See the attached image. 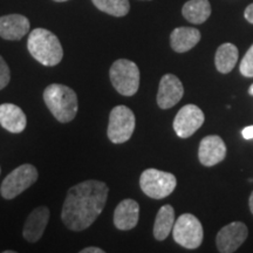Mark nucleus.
Masks as SVG:
<instances>
[{
	"label": "nucleus",
	"mask_w": 253,
	"mask_h": 253,
	"mask_svg": "<svg viewBox=\"0 0 253 253\" xmlns=\"http://www.w3.org/2000/svg\"><path fill=\"white\" fill-rule=\"evenodd\" d=\"M109 189L104 182L89 179L68 190L61 219L68 230L84 231L96 220L106 207Z\"/></svg>",
	"instance_id": "nucleus-1"
},
{
	"label": "nucleus",
	"mask_w": 253,
	"mask_h": 253,
	"mask_svg": "<svg viewBox=\"0 0 253 253\" xmlns=\"http://www.w3.org/2000/svg\"><path fill=\"white\" fill-rule=\"evenodd\" d=\"M30 54L46 67H54L63 58V49L59 38L46 28H36L27 40Z\"/></svg>",
	"instance_id": "nucleus-2"
},
{
	"label": "nucleus",
	"mask_w": 253,
	"mask_h": 253,
	"mask_svg": "<svg viewBox=\"0 0 253 253\" xmlns=\"http://www.w3.org/2000/svg\"><path fill=\"white\" fill-rule=\"evenodd\" d=\"M43 101L52 115L61 123H68L75 119L78 114L77 93L68 86L61 84H52L43 90Z\"/></svg>",
	"instance_id": "nucleus-3"
},
{
	"label": "nucleus",
	"mask_w": 253,
	"mask_h": 253,
	"mask_svg": "<svg viewBox=\"0 0 253 253\" xmlns=\"http://www.w3.org/2000/svg\"><path fill=\"white\" fill-rule=\"evenodd\" d=\"M113 87L123 96H132L140 88V69L128 59H119L109 71Z\"/></svg>",
	"instance_id": "nucleus-4"
},
{
	"label": "nucleus",
	"mask_w": 253,
	"mask_h": 253,
	"mask_svg": "<svg viewBox=\"0 0 253 253\" xmlns=\"http://www.w3.org/2000/svg\"><path fill=\"white\" fill-rule=\"evenodd\" d=\"M177 179L170 172L162 170H144L140 177V186L148 197L153 199H162L170 196L176 189Z\"/></svg>",
	"instance_id": "nucleus-5"
},
{
	"label": "nucleus",
	"mask_w": 253,
	"mask_h": 253,
	"mask_svg": "<svg viewBox=\"0 0 253 253\" xmlns=\"http://www.w3.org/2000/svg\"><path fill=\"white\" fill-rule=\"evenodd\" d=\"M135 126L136 119L134 112L126 106H116L110 112L107 135L113 143H126L134 134Z\"/></svg>",
	"instance_id": "nucleus-6"
},
{
	"label": "nucleus",
	"mask_w": 253,
	"mask_h": 253,
	"mask_svg": "<svg viewBox=\"0 0 253 253\" xmlns=\"http://www.w3.org/2000/svg\"><path fill=\"white\" fill-rule=\"evenodd\" d=\"M172 236L177 244L184 249H197L201 246L204 238L203 226L194 214L183 213L175 221Z\"/></svg>",
	"instance_id": "nucleus-7"
},
{
	"label": "nucleus",
	"mask_w": 253,
	"mask_h": 253,
	"mask_svg": "<svg viewBox=\"0 0 253 253\" xmlns=\"http://www.w3.org/2000/svg\"><path fill=\"white\" fill-rule=\"evenodd\" d=\"M39 173L32 164H21L11 171L1 183L0 194L5 199H13L37 182Z\"/></svg>",
	"instance_id": "nucleus-8"
},
{
	"label": "nucleus",
	"mask_w": 253,
	"mask_h": 253,
	"mask_svg": "<svg viewBox=\"0 0 253 253\" xmlns=\"http://www.w3.org/2000/svg\"><path fill=\"white\" fill-rule=\"evenodd\" d=\"M205 121L204 113L195 104H186L182 107L173 120V130L181 138H188L203 126Z\"/></svg>",
	"instance_id": "nucleus-9"
},
{
	"label": "nucleus",
	"mask_w": 253,
	"mask_h": 253,
	"mask_svg": "<svg viewBox=\"0 0 253 253\" xmlns=\"http://www.w3.org/2000/svg\"><path fill=\"white\" fill-rule=\"evenodd\" d=\"M248 226L242 221H233L219 230L216 237L218 251L232 253L238 250L248 238Z\"/></svg>",
	"instance_id": "nucleus-10"
},
{
	"label": "nucleus",
	"mask_w": 253,
	"mask_h": 253,
	"mask_svg": "<svg viewBox=\"0 0 253 253\" xmlns=\"http://www.w3.org/2000/svg\"><path fill=\"white\" fill-rule=\"evenodd\" d=\"M184 95V87L181 80L173 74L163 75L157 93V104L160 108L169 109L176 106Z\"/></svg>",
	"instance_id": "nucleus-11"
},
{
	"label": "nucleus",
	"mask_w": 253,
	"mask_h": 253,
	"mask_svg": "<svg viewBox=\"0 0 253 253\" xmlns=\"http://www.w3.org/2000/svg\"><path fill=\"white\" fill-rule=\"evenodd\" d=\"M226 156V145L219 136H205L199 143L198 158L205 167H213L224 161Z\"/></svg>",
	"instance_id": "nucleus-12"
},
{
	"label": "nucleus",
	"mask_w": 253,
	"mask_h": 253,
	"mask_svg": "<svg viewBox=\"0 0 253 253\" xmlns=\"http://www.w3.org/2000/svg\"><path fill=\"white\" fill-rule=\"evenodd\" d=\"M49 209L47 207H39L34 209L28 214L25 221L23 236L28 243H36L42 237L49 220Z\"/></svg>",
	"instance_id": "nucleus-13"
},
{
	"label": "nucleus",
	"mask_w": 253,
	"mask_h": 253,
	"mask_svg": "<svg viewBox=\"0 0 253 253\" xmlns=\"http://www.w3.org/2000/svg\"><path fill=\"white\" fill-rule=\"evenodd\" d=\"M30 20L21 14H8L0 17V38L18 41L30 32Z\"/></svg>",
	"instance_id": "nucleus-14"
},
{
	"label": "nucleus",
	"mask_w": 253,
	"mask_h": 253,
	"mask_svg": "<svg viewBox=\"0 0 253 253\" xmlns=\"http://www.w3.org/2000/svg\"><path fill=\"white\" fill-rule=\"evenodd\" d=\"M140 205L134 199H123L114 212V225L121 231L132 230L137 225Z\"/></svg>",
	"instance_id": "nucleus-15"
},
{
	"label": "nucleus",
	"mask_w": 253,
	"mask_h": 253,
	"mask_svg": "<svg viewBox=\"0 0 253 253\" xmlns=\"http://www.w3.org/2000/svg\"><path fill=\"white\" fill-rule=\"evenodd\" d=\"M27 119L23 109L13 103L0 104V126L12 134H20L25 130Z\"/></svg>",
	"instance_id": "nucleus-16"
},
{
	"label": "nucleus",
	"mask_w": 253,
	"mask_h": 253,
	"mask_svg": "<svg viewBox=\"0 0 253 253\" xmlns=\"http://www.w3.org/2000/svg\"><path fill=\"white\" fill-rule=\"evenodd\" d=\"M201 32L194 27H177L170 34V45L177 53L189 52L201 40Z\"/></svg>",
	"instance_id": "nucleus-17"
},
{
	"label": "nucleus",
	"mask_w": 253,
	"mask_h": 253,
	"mask_svg": "<svg viewBox=\"0 0 253 253\" xmlns=\"http://www.w3.org/2000/svg\"><path fill=\"white\" fill-rule=\"evenodd\" d=\"M175 210L171 205L167 204L163 205L162 208L158 210L156 219L154 224V237L155 239L162 240L167 239L168 236L170 235L175 225Z\"/></svg>",
	"instance_id": "nucleus-18"
},
{
	"label": "nucleus",
	"mask_w": 253,
	"mask_h": 253,
	"mask_svg": "<svg viewBox=\"0 0 253 253\" xmlns=\"http://www.w3.org/2000/svg\"><path fill=\"white\" fill-rule=\"evenodd\" d=\"M239 50L233 43L225 42L218 47L216 55H214V65L217 71L221 74H227L235 68L238 61Z\"/></svg>",
	"instance_id": "nucleus-19"
},
{
	"label": "nucleus",
	"mask_w": 253,
	"mask_h": 253,
	"mask_svg": "<svg viewBox=\"0 0 253 253\" xmlns=\"http://www.w3.org/2000/svg\"><path fill=\"white\" fill-rule=\"evenodd\" d=\"M182 14L189 23L203 24L211 15V5L209 0H189L182 8Z\"/></svg>",
	"instance_id": "nucleus-20"
},
{
	"label": "nucleus",
	"mask_w": 253,
	"mask_h": 253,
	"mask_svg": "<svg viewBox=\"0 0 253 253\" xmlns=\"http://www.w3.org/2000/svg\"><path fill=\"white\" fill-rule=\"evenodd\" d=\"M95 7L113 17H125L130 11L129 0H91Z\"/></svg>",
	"instance_id": "nucleus-21"
},
{
	"label": "nucleus",
	"mask_w": 253,
	"mask_h": 253,
	"mask_svg": "<svg viewBox=\"0 0 253 253\" xmlns=\"http://www.w3.org/2000/svg\"><path fill=\"white\" fill-rule=\"evenodd\" d=\"M239 71L245 78H253V45L250 47L244 58L240 61Z\"/></svg>",
	"instance_id": "nucleus-22"
},
{
	"label": "nucleus",
	"mask_w": 253,
	"mask_h": 253,
	"mask_svg": "<svg viewBox=\"0 0 253 253\" xmlns=\"http://www.w3.org/2000/svg\"><path fill=\"white\" fill-rule=\"evenodd\" d=\"M11 80V72H9L8 65L6 61L0 55V90L4 89V88L9 84Z\"/></svg>",
	"instance_id": "nucleus-23"
},
{
	"label": "nucleus",
	"mask_w": 253,
	"mask_h": 253,
	"mask_svg": "<svg viewBox=\"0 0 253 253\" xmlns=\"http://www.w3.org/2000/svg\"><path fill=\"white\" fill-rule=\"evenodd\" d=\"M244 17L250 24H253V2H252V4H250L248 7L245 8Z\"/></svg>",
	"instance_id": "nucleus-24"
},
{
	"label": "nucleus",
	"mask_w": 253,
	"mask_h": 253,
	"mask_svg": "<svg viewBox=\"0 0 253 253\" xmlns=\"http://www.w3.org/2000/svg\"><path fill=\"white\" fill-rule=\"evenodd\" d=\"M242 135L245 140H252L253 138V126H246V128L243 129Z\"/></svg>",
	"instance_id": "nucleus-25"
},
{
	"label": "nucleus",
	"mask_w": 253,
	"mask_h": 253,
	"mask_svg": "<svg viewBox=\"0 0 253 253\" xmlns=\"http://www.w3.org/2000/svg\"><path fill=\"white\" fill-rule=\"evenodd\" d=\"M81 253H104L102 249L100 248H95V246H90V248H86L84 250H81Z\"/></svg>",
	"instance_id": "nucleus-26"
},
{
	"label": "nucleus",
	"mask_w": 253,
	"mask_h": 253,
	"mask_svg": "<svg viewBox=\"0 0 253 253\" xmlns=\"http://www.w3.org/2000/svg\"><path fill=\"white\" fill-rule=\"evenodd\" d=\"M249 205H250V210H251V212L253 213V192L251 194V196H250Z\"/></svg>",
	"instance_id": "nucleus-27"
},
{
	"label": "nucleus",
	"mask_w": 253,
	"mask_h": 253,
	"mask_svg": "<svg viewBox=\"0 0 253 253\" xmlns=\"http://www.w3.org/2000/svg\"><path fill=\"white\" fill-rule=\"evenodd\" d=\"M249 94L252 95V96H253V84H252L251 86H250V88H249Z\"/></svg>",
	"instance_id": "nucleus-28"
},
{
	"label": "nucleus",
	"mask_w": 253,
	"mask_h": 253,
	"mask_svg": "<svg viewBox=\"0 0 253 253\" xmlns=\"http://www.w3.org/2000/svg\"><path fill=\"white\" fill-rule=\"evenodd\" d=\"M53 1H56V2H65V1H68V0H53Z\"/></svg>",
	"instance_id": "nucleus-29"
},
{
	"label": "nucleus",
	"mask_w": 253,
	"mask_h": 253,
	"mask_svg": "<svg viewBox=\"0 0 253 253\" xmlns=\"http://www.w3.org/2000/svg\"><path fill=\"white\" fill-rule=\"evenodd\" d=\"M142 1H149V0H142Z\"/></svg>",
	"instance_id": "nucleus-30"
},
{
	"label": "nucleus",
	"mask_w": 253,
	"mask_h": 253,
	"mask_svg": "<svg viewBox=\"0 0 253 253\" xmlns=\"http://www.w3.org/2000/svg\"><path fill=\"white\" fill-rule=\"evenodd\" d=\"M0 173H1V169H0Z\"/></svg>",
	"instance_id": "nucleus-31"
}]
</instances>
